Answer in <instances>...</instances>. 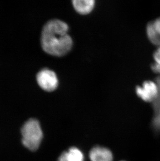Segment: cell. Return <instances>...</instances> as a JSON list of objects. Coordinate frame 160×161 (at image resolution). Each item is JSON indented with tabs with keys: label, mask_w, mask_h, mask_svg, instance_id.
Listing matches in <instances>:
<instances>
[{
	"label": "cell",
	"mask_w": 160,
	"mask_h": 161,
	"mask_svg": "<svg viewBox=\"0 0 160 161\" xmlns=\"http://www.w3.org/2000/svg\"><path fill=\"white\" fill-rule=\"evenodd\" d=\"M68 25L61 20H51L43 28L41 43L43 50L49 54L64 56L71 50L73 41L68 34Z\"/></svg>",
	"instance_id": "cell-1"
},
{
	"label": "cell",
	"mask_w": 160,
	"mask_h": 161,
	"mask_svg": "<svg viewBox=\"0 0 160 161\" xmlns=\"http://www.w3.org/2000/svg\"><path fill=\"white\" fill-rule=\"evenodd\" d=\"M22 143L30 151H35L39 147L43 138V132L40 122L37 119L28 120L21 128Z\"/></svg>",
	"instance_id": "cell-2"
},
{
	"label": "cell",
	"mask_w": 160,
	"mask_h": 161,
	"mask_svg": "<svg viewBox=\"0 0 160 161\" xmlns=\"http://www.w3.org/2000/svg\"><path fill=\"white\" fill-rule=\"evenodd\" d=\"M36 80L41 88L48 92L54 91L58 85V79L56 73L48 69L40 70L36 75Z\"/></svg>",
	"instance_id": "cell-3"
},
{
	"label": "cell",
	"mask_w": 160,
	"mask_h": 161,
	"mask_svg": "<svg viewBox=\"0 0 160 161\" xmlns=\"http://www.w3.org/2000/svg\"><path fill=\"white\" fill-rule=\"evenodd\" d=\"M136 93L142 100L146 102H152L156 100L159 94V89L157 84L152 81H146L142 86H137Z\"/></svg>",
	"instance_id": "cell-4"
},
{
	"label": "cell",
	"mask_w": 160,
	"mask_h": 161,
	"mask_svg": "<svg viewBox=\"0 0 160 161\" xmlns=\"http://www.w3.org/2000/svg\"><path fill=\"white\" fill-rule=\"evenodd\" d=\"M91 161H113V154L107 147L96 146L91 149L89 153Z\"/></svg>",
	"instance_id": "cell-5"
},
{
	"label": "cell",
	"mask_w": 160,
	"mask_h": 161,
	"mask_svg": "<svg viewBox=\"0 0 160 161\" xmlns=\"http://www.w3.org/2000/svg\"><path fill=\"white\" fill-rule=\"evenodd\" d=\"M147 34L153 44L160 46V17L148 23Z\"/></svg>",
	"instance_id": "cell-6"
},
{
	"label": "cell",
	"mask_w": 160,
	"mask_h": 161,
	"mask_svg": "<svg viewBox=\"0 0 160 161\" xmlns=\"http://www.w3.org/2000/svg\"><path fill=\"white\" fill-rule=\"evenodd\" d=\"M84 154L77 147H71L59 156L58 161H84Z\"/></svg>",
	"instance_id": "cell-7"
},
{
	"label": "cell",
	"mask_w": 160,
	"mask_h": 161,
	"mask_svg": "<svg viewBox=\"0 0 160 161\" xmlns=\"http://www.w3.org/2000/svg\"><path fill=\"white\" fill-rule=\"evenodd\" d=\"M72 3L76 11L81 14L89 13L95 5L94 0H74Z\"/></svg>",
	"instance_id": "cell-8"
},
{
	"label": "cell",
	"mask_w": 160,
	"mask_h": 161,
	"mask_svg": "<svg viewBox=\"0 0 160 161\" xmlns=\"http://www.w3.org/2000/svg\"><path fill=\"white\" fill-rule=\"evenodd\" d=\"M153 58L155 62L151 65V69L153 72L160 74V47L155 51Z\"/></svg>",
	"instance_id": "cell-9"
}]
</instances>
